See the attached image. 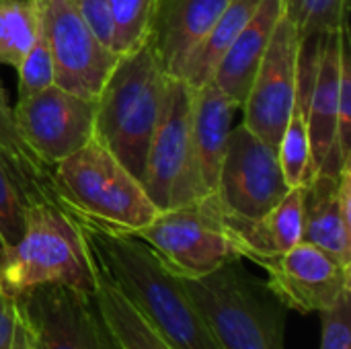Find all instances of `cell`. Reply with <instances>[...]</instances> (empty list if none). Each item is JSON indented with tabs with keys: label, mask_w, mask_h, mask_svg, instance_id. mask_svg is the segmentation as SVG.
<instances>
[{
	"label": "cell",
	"mask_w": 351,
	"mask_h": 349,
	"mask_svg": "<svg viewBox=\"0 0 351 349\" xmlns=\"http://www.w3.org/2000/svg\"><path fill=\"white\" fill-rule=\"evenodd\" d=\"M74 218V216H72ZM95 269L109 280L173 349H220L181 278L136 237L74 218Z\"/></svg>",
	"instance_id": "obj_1"
},
{
	"label": "cell",
	"mask_w": 351,
	"mask_h": 349,
	"mask_svg": "<svg viewBox=\"0 0 351 349\" xmlns=\"http://www.w3.org/2000/svg\"><path fill=\"white\" fill-rule=\"evenodd\" d=\"M132 237L140 239L181 280L204 278L239 259L214 195L158 212L152 222Z\"/></svg>",
	"instance_id": "obj_6"
},
{
	"label": "cell",
	"mask_w": 351,
	"mask_h": 349,
	"mask_svg": "<svg viewBox=\"0 0 351 349\" xmlns=\"http://www.w3.org/2000/svg\"><path fill=\"white\" fill-rule=\"evenodd\" d=\"M298 58L300 35L294 23L282 14L245 103L241 105L243 123L274 148H278V142L296 105Z\"/></svg>",
	"instance_id": "obj_11"
},
{
	"label": "cell",
	"mask_w": 351,
	"mask_h": 349,
	"mask_svg": "<svg viewBox=\"0 0 351 349\" xmlns=\"http://www.w3.org/2000/svg\"><path fill=\"white\" fill-rule=\"evenodd\" d=\"M234 111L237 107L214 82L193 91L189 165L173 208L216 193Z\"/></svg>",
	"instance_id": "obj_14"
},
{
	"label": "cell",
	"mask_w": 351,
	"mask_h": 349,
	"mask_svg": "<svg viewBox=\"0 0 351 349\" xmlns=\"http://www.w3.org/2000/svg\"><path fill=\"white\" fill-rule=\"evenodd\" d=\"M0 154L8 163L14 177L19 179L29 204L41 200L56 202L51 189V173L29 152V148L21 140L12 121V107L8 105L2 82H0Z\"/></svg>",
	"instance_id": "obj_22"
},
{
	"label": "cell",
	"mask_w": 351,
	"mask_h": 349,
	"mask_svg": "<svg viewBox=\"0 0 351 349\" xmlns=\"http://www.w3.org/2000/svg\"><path fill=\"white\" fill-rule=\"evenodd\" d=\"M276 152H278L282 175L290 189L302 187L315 177L313 163H311V138H308V123H306V109L298 101L284 128V134L278 142Z\"/></svg>",
	"instance_id": "obj_24"
},
{
	"label": "cell",
	"mask_w": 351,
	"mask_h": 349,
	"mask_svg": "<svg viewBox=\"0 0 351 349\" xmlns=\"http://www.w3.org/2000/svg\"><path fill=\"white\" fill-rule=\"evenodd\" d=\"M80 16L86 21V25L95 31V35L111 49V14H109V0H72Z\"/></svg>",
	"instance_id": "obj_32"
},
{
	"label": "cell",
	"mask_w": 351,
	"mask_h": 349,
	"mask_svg": "<svg viewBox=\"0 0 351 349\" xmlns=\"http://www.w3.org/2000/svg\"><path fill=\"white\" fill-rule=\"evenodd\" d=\"M193 88L181 78L167 76L160 115L148 146L142 185L150 202L160 210H171L189 165Z\"/></svg>",
	"instance_id": "obj_13"
},
{
	"label": "cell",
	"mask_w": 351,
	"mask_h": 349,
	"mask_svg": "<svg viewBox=\"0 0 351 349\" xmlns=\"http://www.w3.org/2000/svg\"><path fill=\"white\" fill-rule=\"evenodd\" d=\"M14 70L19 76V99H27V97L41 93L47 86L56 84L53 60H51V53H49L43 33Z\"/></svg>",
	"instance_id": "obj_28"
},
{
	"label": "cell",
	"mask_w": 351,
	"mask_h": 349,
	"mask_svg": "<svg viewBox=\"0 0 351 349\" xmlns=\"http://www.w3.org/2000/svg\"><path fill=\"white\" fill-rule=\"evenodd\" d=\"M257 265L267 272V288L274 296L296 313L321 315L351 298L350 265L315 245L298 243Z\"/></svg>",
	"instance_id": "obj_12"
},
{
	"label": "cell",
	"mask_w": 351,
	"mask_h": 349,
	"mask_svg": "<svg viewBox=\"0 0 351 349\" xmlns=\"http://www.w3.org/2000/svg\"><path fill=\"white\" fill-rule=\"evenodd\" d=\"M93 294L47 284L16 296L27 349H119Z\"/></svg>",
	"instance_id": "obj_7"
},
{
	"label": "cell",
	"mask_w": 351,
	"mask_h": 349,
	"mask_svg": "<svg viewBox=\"0 0 351 349\" xmlns=\"http://www.w3.org/2000/svg\"><path fill=\"white\" fill-rule=\"evenodd\" d=\"M288 191L276 148L243 121L232 128L214 193L220 212L237 220H257Z\"/></svg>",
	"instance_id": "obj_8"
},
{
	"label": "cell",
	"mask_w": 351,
	"mask_h": 349,
	"mask_svg": "<svg viewBox=\"0 0 351 349\" xmlns=\"http://www.w3.org/2000/svg\"><path fill=\"white\" fill-rule=\"evenodd\" d=\"M302 243L351 267V165L339 175L317 173L302 185Z\"/></svg>",
	"instance_id": "obj_16"
},
{
	"label": "cell",
	"mask_w": 351,
	"mask_h": 349,
	"mask_svg": "<svg viewBox=\"0 0 351 349\" xmlns=\"http://www.w3.org/2000/svg\"><path fill=\"white\" fill-rule=\"evenodd\" d=\"M321 349H351V298L341 300L331 311L321 313Z\"/></svg>",
	"instance_id": "obj_31"
},
{
	"label": "cell",
	"mask_w": 351,
	"mask_h": 349,
	"mask_svg": "<svg viewBox=\"0 0 351 349\" xmlns=\"http://www.w3.org/2000/svg\"><path fill=\"white\" fill-rule=\"evenodd\" d=\"M70 286L93 294L97 272L78 222L58 202L27 206L23 237L0 263V288L10 296L37 286Z\"/></svg>",
	"instance_id": "obj_4"
},
{
	"label": "cell",
	"mask_w": 351,
	"mask_h": 349,
	"mask_svg": "<svg viewBox=\"0 0 351 349\" xmlns=\"http://www.w3.org/2000/svg\"><path fill=\"white\" fill-rule=\"evenodd\" d=\"M51 189L74 218L121 234L138 232L160 212L140 179L99 138L51 169Z\"/></svg>",
	"instance_id": "obj_2"
},
{
	"label": "cell",
	"mask_w": 351,
	"mask_h": 349,
	"mask_svg": "<svg viewBox=\"0 0 351 349\" xmlns=\"http://www.w3.org/2000/svg\"><path fill=\"white\" fill-rule=\"evenodd\" d=\"M284 14L300 39L319 37L348 27V0H282Z\"/></svg>",
	"instance_id": "obj_26"
},
{
	"label": "cell",
	"mask_w": 351,
	"mask_h": 349,
	"mask_svg": "<svg viewBox=\"0 0 351 349\" xmlns=\"http://www.w3.org/2000/svg\"><path fill=\"white\" fill-rule=\"evenodd\" d=\"M4 253H6V251H4V247H2V243H0V263H2V259H4Z\"/></svg>",
	"instance_id": "obj_33"
},
{
	"label": "cell",
	"mask_w": 351,
	"mask_h": 349,
	"mask_svg": "<svg viewBox=\"0 0 351 349\" xmlns=\"http://www.w3.org/2000/svg\"><path fill=\"white\" fill-rule=\"evenodd\" d=\"M35 2L41 16V33L53 60L56 84L97 101L119 56L95 35L72 0Z\"/></svg>",
	"instance_id": "obj_10"
},
{
	"label": "cell",
	"mask_w": 351,
	"mask_h": 349,
	"mask_svg": "<svg viewBox=\"0 0 351 349\" xmlns=\"http://www.w3.org/2000/svg\"><path fill=\"white\" fill-rule=\"evenodd\" d=\"M348 45V27L321 35L317 68L306 99V123L311 138L313 173L339 175L343 169L337 158V111L341 86V60ZM350 167V165H348Z\"/></svg>",
	"instance_id": "obj_15"
},
{
	"label": "cell",
	"mask_w": 351,
	"mask_h": 349,
	"mask_svg": "<svg viewBox=\"0 0 351 349\" xmlns=\"http://www.w3.org/2000/svg\"><path fill=\"white\" fill-rule=\"evenodd\" d=\"M160 0H109L111 49L117 56L136 51L152 33L154 14Z\"/></svg>",
	"instance_id": "obj_25"
},
{
	"label": "cell",
	"mask_w": 351,
	"mask_h": 349,
	"mask_svg": "<svg viewBox=\"0 0 351 349\" xmlns=\"http://www.w3.org/2000/svg\"><path fill=\"white\" fill-rule=\"evenodd\" d=\"M93 296L119 349H173L136 311V306L99 272Z\"/></svg>",
	"instance_id": "obj_21"
},
{
	"label": "cell",
	"mask_w": 351,
	"mask_h": 349,
	"mask_svg": "<svg viewBox=\"0 0 351 349\" xmlns=\"http://www.w3.org/2000/svg\"><path fill=\"white\" fill-rule=\"evenodd\" d=\"M230 0H160L152 41L169 76H177L187 56L206 37Z\"/></svg>",
	"instance_id": "obj_17"
},
{
	"label": "cell",
	"mask_w": 351,
	"mask_h": 349,
	"mask_svg": "<svg viewBox=\"0 0 351 349\" xmlns=\"http://www.w3.org/2000/svg\"><path fill=\"white\" fill-rule=\"evenodd\" d=\"M167 72L152 37L117 58L97 97L95 138L142 183L148 146L160 115Z\"/></svg>",
	"instance_id": "obj_3"
},
{
	"label": "cell",
	"mask_w": 351,
	"mask_h": 349,
	"mask_svg": "<svg viewBox=\"0 0 351 349\" xmlns=\"http://www.w3.org/2000/svg\"><path fill=\"white\" fill-rule=\"evenodd\" d=\"M261 0H230L218 21L206 33V37L187 56L175 78H181L193 91L212 82L216 66L220 64L230 43L241 33L245 23L253 16Z\"/></svg>",
	"instance_id": "obj_20"
},
{
	"label": "cell",
	"mask_w": 351,
	"mask_h": 349,
	"mask_svg": "<svg viewBox=\"0 0 351 349\" xmlns=\"http://www.w3.org/2000/svg\"><path fill=\"white\" fill-rule=\"evenodd\" d=\"M41 37L35 0H0V66L16 68Z\"/></svg>",
	"instance_id": "obj_23"
},
{
	"label": "cell",
	"mask_w": 351,
	"mask_h": 349,
	"mask_svg": "<svg viewBox=\"0 0 351 349\" xmlns=\"http://www.w3.org/2000/svg\"><path fill=\"white\" fill-rule=\"evenodd\" d=\"M12 121L29 152L51 173L58 163L95 138L97 101L51 84L27 99H16Z\"/></svg>",
	"instance_id": "obj_9"
},
{
	"label": "cell",
	"mask_w": 351,
	"mask_h": 349,
	"mask_svg": "<svg viewBox=\"0 0 351 349\" xmlns=\"http://www.w3.org/2000/svg\"><path fill=\"white\" fill-rule=\"evenodd\" d=\"M282 14V0H261L253 16L245 23V27L216 66L212 82L230 99L237 109L245 103V97L253 84V78L269 45L271 33Z\"/></svg>",
	"instance_id": "obj_18"
},
{
	"label": "cell",
	"mask_w": 351,
	"mask_h": 349,
	"mask_svg": "<svg viewBox=\"0 0 351 349\" xmlns=\"http://www.w3.org/2000/svg\"><path fill=\"white\" fill-rule=\"evenodd\" d=\"M0 349H27V329L19 298L0 288Z\"/></svg>",
	"instance_id": "obj_30"
},
{
	"label": "cell",
	"mask_w": 351,
	"mask_h": 349,
	"mask_svg": "<svg viewBox=\"0 0 351 349\" xmlns=\"http://www.w3.org/2000/svg\"><path fill=\"white\" fill-rule=\"evenodd\" d=\"M222 220L239 259L261 263L278 257L302 243V187L290 189L278 206L257 220H237L224 214Z\"/></svg>",
	"instance_id": "obj_19"
},
{
	"label": "cell",
	"mask_w": 351,
	"mask_h": 349,
	"mask_svg": "<svg viewBox=\"0 0 351 349\" xmlns=\"http://www.w3.org/2000/svg\"><path fill=\"white\" fill-rule=\"evenodd\" d=\"M181 282L220 349H286V306L241 259Z\"/></svg>",
	"instance_id": "obj_5"
},
{
	"label": "cell",
	"mask_w": 351,
	"mask_h": 349,
	"mask_svg": "<svg viewBox=\"0 0 351 349\" xmlns=\"http://www.w3.org/2000/svg\"><path fill=\"white\" fill-rule=\"evenodd\" d=\"M27 206L29 202L19 179L0 154V243L4 251L23 237Z\"/></svg>",
	"instance_id": "obj_27"
},
{
	"label": "cell",
	"mask_w": 351,
	"mask_h": 349,
	"mask_svg": "<svg viewBox=\"0 0 351 349\" xmlns=\"http://www.w3.org/2000/svg\"><path fill=\"white\" fill-rule=\"evenodd\" d=\"M337 158L341 167L351 165V62L350 45L343 49L341 60V86H339V111H337Z\"/></svg>",
	"instance_id": "obj_29"
}]
</instances>
